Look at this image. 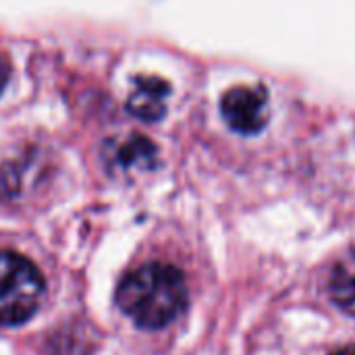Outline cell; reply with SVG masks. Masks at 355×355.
<instances>
[{
  "label": "cell",
  "mask_w": 355,
  "mask_h": 355,
  "mask_svg": "<svg viewBox=\"0 0 355 355\" xmlns=\"http://www.w3.org/2000/svg\"><path fill=\"white\" fill-rule=\"evenodd\" d=\"M333 355H355V345L352 347H345V349H341V352H337V354Z\"/></svg>",
  "instance_id": "cell-8"
},
{
  "label": "cell",
  "mask_w": 355,
  "mask_h": 355,
  "mask_svg": "<svg viewBox=\"0 0 355 355\" xmlns=\"http://www.w3.org/2000/svg\"><path fill=\"white\" fill-rule=\"evenodd\" d=\"M268 94L262 85H235L220 100L227 125L243 135L258 133L266 125Z\"/></svg>",
  "instance_id": "cell-3"
},
{
  "label": "cell",
  "mask_w": 355,
  "mask_h": 355,
  "mask_svg": "<svg viewBox=\"0 0 355 355\" xmlns=\"http://www.w3.org/2000/svg\"><path fill=\"white\" fill-rule=\"evenodd\" d=\"M166 96H168V83L160 77H135L127 110L144 121V123H156L166 112Z\"/></svg>",
  "instance_id": "cell-4"
},
{
  "label": "cell",
  "mask_w": 355,
  "mask_h": 355,
  "mask_svg": "<svg viewBox=\"0 0 355 355\" xmlns=\"http://www.w3.org/2000/svg\"><path fill=\"white\" fill-rule=\"evenodd\" d=\"M44 295L40 270L15 252H0V324L29 320Z\"/></svg>",
  "instance_id": "cell-2"
},
{
  "label": "cell",
  "mask_w": 355,
  "mask_h": 355,
  "mask_svg": "<svg viewBox=\"0 0 355 355\" xmlns=\"http://www.w3.org/2000/svg\"><path fill=\"white\" fill-rule=\"evenodd\" d=\"M8 77H10V64H8V60L0 54V94H2V89L6 87Z\"/></svg>",
  "instance_id": "cell-7"
},
{
  "label": "cell",
  "mask_w": 355,
  "mask_h": 355,
  "mask_svg": "<svg viewBox=\"0 0 355 355\" xmlns=\"http://www.w3.org/2000/svg\"><path fill=\"white\" fill-rule=\"evenodd\" d=\"M156 160V148L150 139L141 135L127 137L125 141L114 144L112 162L123 171H146Z\"/></svg>",
  "instance_id": "cell-5"
},
{
  "label": "cell",
  "mask_w": 355,
  "mask_h": 355,
  "mask_svg": "<svg viewBox=\"0 0 355 355\" xmlns=\"http://www.w3.org/2000/svg\"><path fill=\"white\" fill-rule=\"evenodd\" d=\"M329 291L333 302L343 312L355 316V252L343 256L335 264L329 281Z\"/></svg>",
  "instance_id": "cell-6"
},
{
  "label": "cell",
  "mask_w": 355,
  "mask_h": 355,
  "mask_svg": "<svg viewBox=\"0 0 355 355\" xmlns=\"http://www.w3.org/2000/svg\"><path fill=\"white\" fill-rule=\"evenodd\" d=\"M116 304L139 329H164L185 310L187 285L179 268L150 262L123 277L116 289Z\"/></svg>",
  "instance_id": "cell-1"
}]
</instances>
